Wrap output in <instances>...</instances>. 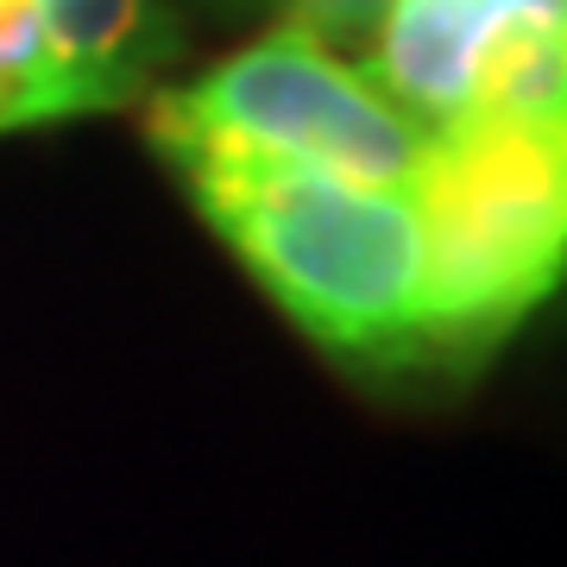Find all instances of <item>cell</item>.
Instances as JSON below:
<instances>
[{
    "label": "cell",
    "instance_id": "cell-1",
    "mask_svg": "<svg viewBox=\"0 0 567 567\" xmlns=\"http://www.w3.org/2000/svg\"><path fill=\"white\" fill-rule=\"evenodd\" d=\"M404 196L423 240L410 372H480L567 278V114H454Z\"/></svg>",
    "mask_w": 567,
    "mask_h": 567
},
{
    "label": "cell",
    "instance_id": "cell-2",
    "mask_svg": "<svg viewBox=\"0 0 567 567\" xmlns=\"http://www.w3.org/2000/svg\"><path fill=\"white\" fill-rule=\"evenodd\" d=\"M171 171L322 353L360 372H410L423 240L404 189L252 158H177Z\"/></svg>",
    "mask_w": 567,
    "mask_h": 567
},
{
    "label": "cell",
    "instance_id": "cell-3",
    "mask_svg": "<svg viewBox=\"0 0 567 567\" xmlns=\"http://www.w3.org/2000/svg\"><path fill=\"white\" fill-rule=\"evenodd\" d=\"M145 140L164 164L177 158H252L309 164L353 183L404 189L423 158V126L379 95V82L334 58L322 32L284 20L221 58L208 76L145 102Z\"/></svg>",
    "mask_w": 567,
    "mask_h": 567
},
{
    "label": "cell",
    "instance_id": "cell-4",
    "mask_svg": "<svg viewBox=\"0 0 567 567\" xmlns=\"http://www.w3.org/2000/svg\"><path fill=\"white\" fill-rule=\"evenodd\" d=\"M164 58L158 0H0V133L145 102Z\"/></svg>",
    "mask_w": 567,
    "mask_h": 567
},
{
    "label": "cell",
    "instance_id": "cell-5",
    "mask_svg": "<svg viewBox=\"0 0 567 567\" xmlns=\"http://www.w3.org/2000/svg\"><path fill=\"white\" fill-rule=\"evenodd\" d=\"M529 7L543 0H385L365 32L372 39L365 76L379 82L391 107H404L423 133H435L466 107L486 51Z\"/></svg>",
    "mask_w": 567,
    "mask_h": 567
},
{
    "label": "cell",
    "instance_id": "cell-6",
    "mask_svg": "<svg viewBox=\"0 0 567 567\" xmlns=\"http://www.w3.org/2000/svg\"><path fill=\"white\" fill-rule=\"evenodd\" d=\"M461 114H567V0H543L498 32Z\"/></svg>",
    "mask_w": 567,
    "mask_h": 567
},
{
    "label": "cell",
    "instance_id": "cell-7",
    "mask_svg": "<svg viewBox=\"0 0 567 567\" xmlns=\"http://www.w3.org/2000/svg\"><path fill=\"white\" fill-rule=\"evenodd\" d=\"M379 7H385V0H290V13H297L309 32H322L328 44L334 39H365L372 20H379Z\"/></svg>",
    "mask_w": 567,
    "mask_h": 567
}]
</instances>
